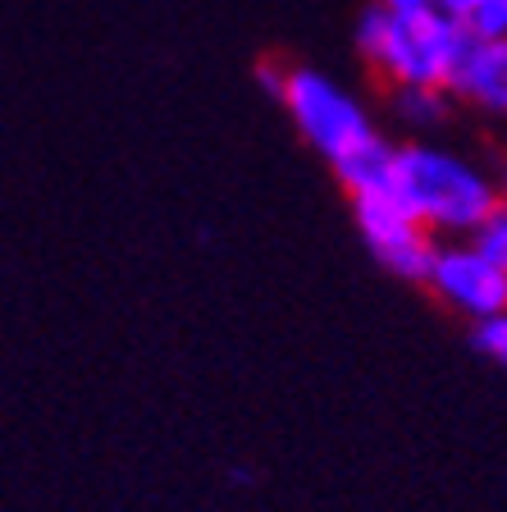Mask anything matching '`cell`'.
Segmentation results:
<instances>
[{
  "instance_id": "6da1fadb",
  "label": "cell",
  "mask_w": 507,
  "mask_h": 512,
  "mask_svg": "<svg viewBox=\"0 0 507 512\" xmlns=\"http://www.w3.org/2000/svg\"><path fill=\"white\" fill-rule=\"evenodd\" d=\"M393 192L398 202L421 224H444V229H476L494 211V188L480 179L466 160L430 147L393 151Z\"/></svg>"
},
{
  "instance_id": "7a4b0ae2",
  "label": "cell",
  "mask_w": 507,
  "mask_h": 512,
  "mask_svg": "<svg viewBox=\"0 0 507 512\" xmlns=\"http://www.w3.org/2000/svg\"><path fill=\"white\" fill-rule=\"evenodd\" d=\"M466 42L471 32L444 10L389 14L375 60L407 87H448V74Z\"/></svg>"
},
{
  "instance_id": "3957f363",
  "label": "cell",
  "mask_w": 507,
  "mask_h": 512,
  "mask_svg": "<svg viewBox=\"0 0 507 512\" xmlns=\"http://www.w3.org/2000/svg\"><path fill=\"white\" fill-rule=\"evenodd\" d=\"M288 110H293L297 128L325 151L329 160H348L357 151H366L370 142H380V133L370 128L366 110L352 101L338 83H329L316 69H297V74L284 78V92H279Z\"/></svg>"
},
{
  "instance_id": "277c9868",
  "label": "cell",
  "mask_w": 507,
  "mask_h": 512,
  "mask_svg": "<svg viewBox=\"0 0 507 512\" xmlns=\"http://www.w3.org/2000/svg\"><path fill=\"white\" fill-rule=\"evenodd\" d=\"M389 170H393V156H389ZM389 170H384L375 183H366V188H352V211H357V224H361V234H366L370 252L380 256L393 275L425 279L430 275L434 247L425 243L421 220L398 202Z\"/></svg>"
},
{
  "instance_id": "5b68a950",
  "label": "cell",
  "mask_w": 507,
  "mask_h": 512,
  "mask_svg": "<svg viewBox=\"0 0 507 512\" xmlns=\"http://www.w3.org/2000/svg\"><path fill=\"white\" fill-rule=\"evenodd\" d=\"M430 279L444 298H453L471 316H498L507 302V270L489 266L476 247H448L430 256Z\"/></svg>"
},
{
  "instance_id": "8992f818",
  "label": "cell",
  "mask_w": 507,
  "mask_h": 512,
  "mask_svg": "<svg viewBox=\"0 0 507 512\" xmlns=\"http://www.w3.org/2000/svg\"><path fill=\"white\" fill-rule=\"evenodd\" d=\"M448 87H457L462 96H471L476 106L485 110H503L507 106V51L503 42H471L462 46L453 74H448Z\"/></svg>"
},
{
  "instance_id": "52a82bcc",
  "label": "cell",
  "mask_w": 507,
  "mask_h": 512,
  "mask_svg": "<svg viewBox=\"0 0 507 512\" xmlns=\"http://www.w3.org/2000/svg\"><path fill=\"white\" fill-rule=\"evenodd\" d=\"M457 23H462L476 42H503V32H507V0H471V5H466V14Z\"/></svg>"
},
{
  "instance_id": "ba28073f",
  "label": "cell",
  "mask_w": 507,
  "mask_h": 512,
  "mask_svg": "<svg viewBox=\"0 0 507 512\" xmlns=\"http://www.w3.org/2000/svg\"><path fill=\"white\" fill-rule=\"evenodd\" d=\"M471 247H476V252L485 256L489 266L507 270V215L498 211V206L476 224V243H471Z\"/></svg>"
},
{
  "instance_id": "9c48e42d",
  "label": "cell",
  "mask_w": 507,
  "mask_h": 512,
  "mask_svg": "<svg viewBox=\"0 0 507 512\" xmlns=\"http://www.w3.org/2000/svg\"><path fill=\"white\" fill-rule=\"evenodd\" d=\"M476 348L489 352L494 362H503V357H507V320H503V311H498V316H480Z\"/></svg>"
},
{
  "instance_id": "30bf717a",
  "label": "cell",
  "mask_w": 507,
  "mask_h": 512,
  "mask_svg": "<svg viewBox=\"0 0 507 512\" xmlns=\"http://www.w3.org/2000/svg\"><path fill=\"white\" fill-rule=\"evenodd\" d=\"M384 23H389V10H380V5H370V10L361 14V23H357V46L370 55V60H375V51H380Z\"/></svg>"
},
{
  "instance_id": "8fae6325",
  "label": "cell",
  "mask_w": 507,
  "mask_h": 512,
  "mask_svg": "<svg viewBox=\"0 0 507 512\" xmlns=\"http://www.w3.org/2000/svg\"><path fill=\"white\" fill-rule=\"evenodd\" d=\"M439 87H407V96H402V110H407V119H434L439 115Z\"/></svg>"
},
{
  "instance_id": "7c38bea8",
  "label": "cell",
  "mask_w": 507,
  "mask_h": 512,
  "mask_svg": "<svg viewBox=\"0 0 507 512\" xmlns=\"http://www.w3.org/2000/svg\"><path fill=\"white\" fill-rule=\"evenodd\" d=\"M380 10L389 14H416V10H434L430 0H380Z\"/></svg>"
},
{
  "instance_id": "4fadbf2b",
  "label": "cell",
  "mask_w": 507,
  "mask_h": 512,
  "mask_svg": "<svg viewBox=\"0 0 507 512\" xmlns=\"http://www.w3.org/2000/svg\"><path fill=\"white\" fill-rule=\"evenodd\" d=\"M430 5H434V10H444V14H453V19H462L471 0H430Z\"/></svg>"
},
{
  "instance_id": "5bb4252c",
  "label": "cell",
  "mask_w": 507,
  "mask_h": 512,
  "mask_svg": "<svg viewBox=\"0 0 507 512\" xmlns=\"http://www.w3.org/2000/svg\"><path fill=\"white\" fill-rule=\"evenodd\" d=\"M261 87H270V92L279 96V92H284V78H279L275 69H261Z\"/></svg>"
}]
</instances>
